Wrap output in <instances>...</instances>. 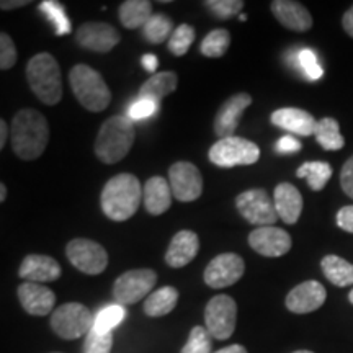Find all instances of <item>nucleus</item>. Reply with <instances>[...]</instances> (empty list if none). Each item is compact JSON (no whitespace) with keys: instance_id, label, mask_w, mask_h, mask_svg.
<instances>
[{"instance_id":"nucleus-1","label":"nucleus","mask_w":353,"mask_h":353,"mask_svg":"<svg viewBox=\"0 0 353 353\" xmlns=\"http://www.w3.org/2000/svg\"><path fill=\"white\" fill-rule=\"evenodd\" d=\"M12 149L17 157L34 161L50 143V125L41 113L33 108H23L13 117L10 125Z\"/></svg>"},{"instance_id":"nucleus-2","label":"nucleus","mask_w":353,"mask_h":353,"mask_svg":"<svg viewBox=\"0 0 353 353\" xmlns=\"http://www.w3.org/2000/svg\"><path fill=\"white\" fill-rule=\"evenodd\" d=\"M144 188L138 176L132 174H118L112 176L101 190L100 205L105 216L112 221H128L138 211L143 201Z\"/></svg>"},{"instance_id":"nucleus-3","label":"nucleus","mask_w":353,"mask_h":353,"mask_svg":"<svg viewBox=\"0 0 353 353\" xmlns=\"http://www.w3.org/2000/svg\"><path fill=\"white\" fill-rule=\"evenodd\" d=\"M136 131L131 118L114 114L101 125L95 139V156L103 164L113 165L130 154L134 144Z\"/></svg>"},{"instance_id":"nucleus-4","label":"nucleus","mask_w":353,"mask_h":353,"mask_svg":"<svg viewBox=\"0 0 353 353\" xmlns=\"http://www.w3.org/2000/svg\"><path fill=\"white\" fill-rule=\"evenodd\" d=\"M26 79L32 92L44 105H57L63 99V81L61 69L54 56L50 52H39L28 61Z\"/></svg>"},{"instance_id":"nucleus-5","label":"nucleus","mask_w":353,"mask_h":353,"mask_svg":"<svg viewBox=\"0 0 353 353\" xmlns=\"http://www.w3.org/2000/svg\"><path fill=\"white\" fill-rule=\"evenodd\" d=\"M69 82L74 95L83 108L92 113L103 112L112 101V92L100 72L87 64H77L70 69Z\"/></svg>"},{"instance_id":"nucleus-6","label":"nucleus","mask_w":353,"mask_h":353,"mask_svg":"<svg viewBox=\"0 0 353 353\" xmlns=\"http://www.w3.org/2000/svg\"><path fill=\"white\" fill-rule=\"evenodd\" d=\"M94 314L83 304L65 303L52 312L51 327L64 341H74L90 332L94 329Z\"/></svg>"},{"instance_id":"nucleus-7","label":"nucleus","mask_w":353,"mask_h":353,"mask_svg":"<svg viewBox=\"0 0 353 353\" xmlns=\"http://www.w3.org/2000/svg\"><path fill=\"white\" fill-rule=\"evenodd\" d=\"M208 157L214 165L224 167V169L252 165L260 159V148L252 141L231 136V138L219 139L218 143L211 145Z\"/></svg>"},{"instance_id":"nucleus-8","label":"nucleus","mask_w":353,"mask_h":353,"mask_svg":"<svg viewBox=\"0 0 353 353\" xmlns=\"http://www.w3.org/2000/svg\"><path fill=\"white\" fill-rule=\"evenodd\" d=\"M237 304L228 294L211 298L205 309V327L216 341H226L236 330Z\"/></svg>"},{"instance_id":"nucleus-9","label":"nucleus","mask_w":353,"mask_h":353,"mask_svg":"<svg viewBox=\"0 0 353 353\" xmlns=\"http://www.w3.org/2000/svg\"><path fill=\"white\" fill-rule=\"evenodd\" d=\"M236 206L247 223L259 228L273 226L278 219L275 203L262 188H252L236 198Z\"/></svg>"},{"instance_id":"nucleus-10","label":"nucleus","mask_w":353,"mask_h":353,"mask_svg":"<svg viewBox=\"0 0 353 353\" xmlns=\"http://www.w3.org/2000/svg\"><path fill=\"white\" fill-rule=\"evenodd\" d=\"M157 281V273L151 268H139V270L125 272L117 278L113 285V296L117 304L128 306L136 304L141 299L151 294Z\"/></svg>"},{"instance_id":"nucleus-11","label":"nucleus","mask_w":353,"mask_h":353,"mask_svg":"<svg viewBox=\"0 0 353 353\" xmlns=\"http://www.w3.org/2000/svg\"><path fill=\"white\" fill-rule=\"evenodd\" d=\"M65 255L79 272L87 275H100L108 267V254L105 247L90 239H72L65 247Z\"/></svg>"},{"instance_id":"nucleus-12","label":"nucleus","mask_w":353,"mask_h":353,"mask_svg":"<svg viewBox=\"0 0 353 353\" xmlns=\"http://www.w3.org/2000/svg\"><path fill=\"white\" fill-rule=\"evenodd\" d=\"M245 262L241 255L228 252L216 255L211 262L206 265L205 270V283L210 288L221 290L228 288V286L236 285L237 281L244 276Z\"/></svg>"},{"instance_id":"nucleus-13","label":"nucleus","mask_w":353,"mask_h":353,"mask_svg":"<svg viewBox=\"0 0 353 353\" xmlns=\"http://www.w3.org/2000/svg\"><path fill=\"white\" fill-rule=\"evenodd\" d=\"M169 183L176 198L182 203L195 201L203 193V176L192 162H175L169 169Z\"/></svg>"},{"instance_id":"nucleus-14","label":"nucleus","mask_w":353,"mask_h":353,"mask_svg":"<svg viewBox=\"0 0 353 353\" xmlns=\"http://www.w3.org/2000/svg\"><path fill=\"white\" fill-rule=\"evenodd\" d=\"M76 41L83 50L108 52L121 41V37L112 25L88 21V23H83L77 28Z\"/></svg>"},{"instance_id":"nucleus-15","label":"nucleus","mask_w":353,"mask_h":353,"mask_svg":"<svg viewBox=\"0 0 353 353\" xmlns=\"http://www.w3.org/2000/svg\"><path fill=\"white\" fill-rule=\"evenodd\" d=\"M252 105V97L245 92L231 95L229 99L221 105L214 117V132L221 139L231 138L239 128V121L242 113L245 112L247 107Z\"/></svg>"},{"instance_id":"nucleus-16","label":"nucleus","mask_w":353,"mask_h":353,"mask_svg":"<svg viewBox=\"0 0 353 353\" xmlns=\"http://www.w3.org/2000/svg\"><path fill=\"white\" fill-rule=\"evenodd\" d=\"M291 244L290 234L275 226L254 229L249 234V245L263 257H281L290 252Z\"/></svg>"},{"instance_id":"nucleus-17","label":"nucleus","mask_w":353,"mask_h":353,"mask_svg":"<svg viewBox=\"0 0 353 353\" xmlns=\"http://www.w3.org/2000/svg\"><path fill=\"white\" fill-rule=\"evenodd\" d=\"M325 298H327V291L324 285L316 280H307L290 291L285 304L288 311L294 314H307V312L317 311L325 303Z\"/></svg>"},{"instance_id":"nucleus-18","label":"nucleus","mask_w":353,"mask_h":353,"mask_svg":"<svg viewBox=\"0 0 353 353\" xmlns=\"http://www.w3.org/2000/svg\"><path fill=\"white\" fill-rule=\"evenodd\" d=\"M19 299L25 311L32 316H46L56 306L54 291L32 281H25L19 286Z\"/></svg>"},{"instance_id":"nucleus-19","label":"nucleus","mask_w":353,"mask_h":353,"mask_svg":"<svg viewBox=\"0 0 353 353\" xmlns=\"http://www.w3.org/2000/svg\"><path fill=\"white\" fill-rule=\"evenodd\" d=\"M19 275L32 283H48V281H56L63 275V270H61L59 263L50 255L30 254L21 262Z\"/></svg>"},{"instance_id":"nucleus-20","label":"nucleus","mask_w":353,"mask_h":353,"mask_svg":"<svg viewBox=\"0 0 353 353\" xmlns=\"http://www.w3.org/2000/svg\"><path fill=\"white\" fill-rule=\"evenodd\" d=\"M272 13L285 28L296 33H304L311 30L312 15L303 3L294 0H273L270 3Z\"/></svg>"},{"instance_id":"nucleus-21","label":"nucleus","mask_w":353,"mask_h":353,"mask_svg":"<svg viewBox=\"0 0 353 353\" xmlns=\"http://www.w3.org/2000/svg\"><path fill=\"white\" fill-rule=\"evenodd\" d=\"M200 250V239L193 231H180L172 237L165 252V263L172 268H182L195 260Z\"/></svg>"},{"instance_id":"nucleus-22","label":"nucleus","mask_w":353,"mask_h":353,"mask_svg":"<svg viewBox=\"0 0 353 353\" xmlns=\"http://www.w3.org/2000/svg\"><path fill=\"white\" fill-rule=\"evenodd\" d=\"M272 125L281 130H286L298 136H311L314 134L317 121L311 113L301 108H280L275 110L270 117Z\"/></svg>"},{"instance_id":"nucleus-23","label":"nucleus","mask_w":353,"mask_h":353,"mask_svg":"<svg viewBox=\"0 0 353 353\" xmlns=\"http://www.w3.org/2000/svg\"><path fill=\"white\" fill-rule=\"evenodd\" d=\"M273 203L280 218L286 224H296L303 213V196L299 190L288 182L276 185Z\"/></svg>"},{"instance_id":"nucleus-24","label":"nucleus","mask_w":353,"mask_h":353,"mask_svg":"<svg viewBox=\"0 0 353 353\" xmlns=\"http://www.w3.org/2000/svg\"><path fill=\"white\" fill-rule=\"evenodd\" d=\"M172 198H174V193H172L169 180H165L164 176H151L145 182L143 203L148 213L152 216L164 214L172 206Z\"/></svg>"},{"instance_id":"nucleus-25","label":"nucleus","mask_w":353,"mask_h":353,"mask_svg":"<svg viewBox=\"0 0 353 353\" xmlns=\"http://www.w3.org/2000/svg\"><path fill=\"white\" fill-rule=\"evenodd\" d=\"M179 85V77L172 70H164V72L152 74L139 88V99H148L154 101H161L175 90Z\"/></svg>"},{"instance_id":"nucleus-26","label":"nucleus","mask_w":353,"mask_h":353,"mask_svg":"<svg viewBox=\"0 0 353 353\" xmlns=\"http://www.w3.org/2000/svg\"><path fill=\"white\" fill-rule=\"evenodd\" d=\"M152 15V3L148 0H126L120 6V21L128 30L144 28Z\"/></svg>"},{"instance_id":"nucleus-27","label":"nucleus","mask_w":353,"mask_h":353,"mask_svg":"<svg viewBox=\"0 0 353 353\" xmlns=\"http://www.w3.org/2000/svg\"><path fill=\"white\" fill-rule=\"evenodd\" d=\"M179 303V291L174 286H164L149 294L144 303V312L151 317H162L174 311Z\"/></svg>"},{"instance_id":"nucleus-28","label":"nucleus","mask_w":353,"mask_h":353,"mask_svg":"<svg viewBox=\"0 0 353 353\" xmlns=\"http://www.w3.org/2000/svg\"><path fill=\"white\" fill-rule=\"evenodd\" d=\"M321 268L325 278L335 286L343 288L353 283V263L339 255H325L321 262Z\"/></svg>"},{"instance_id":"nucleus-29","label":"nucleus","mask_w":353,"mask_h":353,"mask_svg":"<svg viewBox=\"0 0 353 353\" xmlns=\"http://www.w3.org/2000/svg\"><path fill=\"white\" fill-rule=\"evenodd\" d=\"M314 138L317 144L322 149H325V151H339V149L345 145L341 126H339V121L334 120V118H322V120L317 121Z\"/></svg>"},{"instance_id":"nucleus-30","label":"nucleus","mask_w":353,"mask_h":353,"mask_svg":"<svg viewBox=\"0 0 353 353\" xmlns=\"http://www.w3.org/2000/svg\"><path fill=\"white\" fill-rule=\"evenodd\" d=\"M298 179H306L309 188L312 192H321L322 188L327 185V182L332 176V167L329 162H304L296 172Z\"/></svg>"},{"instance_id":"nucleus-31","label":"nucleus","mask_w":353,"mask_h":353,"mask_svg":"<svg viewBox=\"0 0 353 353\" xmlns=\"http://www.w3.org/2000/svg\"><path fill=\"white\" fill-rule=\"evenodd\" d=\"M174 23L167 15H162V13H156L152 15V19L145 23V26L143 28V34L144 38L148 39L149 43L152 44H161L164 43L169 34L172 37L174 33Z\"/></svg>"},{"instance_id":"nucleus-32","label":"nucleus","mask_w":353,"mask_h":353,"mask_svg":"<svg viewBox=\"0 0 353 353\" xmlns=\"http://www.w3.org/2000/svg\"><path fill=\"white\" fill-rule=\"evenodd\" d=\"M229 46H231V34L228 30L218 28L206 34L201 41L200 51L206 57H221L226 54Z\"/></svg>"},{"instance_id":"nucleus-33","label":"nucleus","mask_w":353,"mask_h":353,"mask_svg":"<svg viewBox=\"0 0 353 353\" xmlns=\"http://www.w3.org/2000/svg\"><path fill=\"white\" fill-rule=\"evenodd\" d=\"M126 317V309L121 304H110L100 312H97L94 321V329L97 332L110 334L120 322Z\"/></svg>"},{"instance_id":"nucleus-34","label":"nucleus","mask_w":353,"mask_h":353,"mask_svg":"<svg viewBox=\"0 0 353 353\" xmlns=\"http://www.w3.org/2000/svg\"><path fill=\"white\" fill-rule=\"evenodd\" d=\"M39 8L52 21L57 37H64V34L70 33L72 28H70V21L65 15L63 3L54 2V0H44V2L39 3Z\"/></svg>"},{"instance_id":"nucleus-35","label":"nucleus","mask_w":353,"mask_h":353,"mask_svg":"<svg viewBox=\"0 0 353 353\" xmlns=\"http://www.w3.org/2000/svg\"><path fill=\"white\" fill-rule=\"evenodd\" d=\"M195 37L196 33L193 26H190L187 23L176 26L175 32L172 33V37L169 38V51L174 56L187 54L190 46L195 41Z\"/></svg>"},{"instance_id":"nucleus-36","label":"nucleus","mask_w":353,"mask_h":353,"mask_svg":"<svg viewBox=\"0 0 353 353\" xmlns=\"http://www.w3.org/2000/svg\"><path fill=\"white\" fill-rule=\"evenodd\" d=\"M211 334L203 325H195L188 335L182 353H211Z\"/></svg>"},{"instance_id":"nucleus-37","label":"nucleus","mask_w":353,"mask_h":353,"mask_svg":"<svg viewBox=\"0 0 353 353\" xmlns=\"http://www.w3.org/2000/svg\"><path fill=\"white\" fill-rule=\"evenodd\" d=\"M205 6L221 20H229L239 15L245 3L242 0H206Z\"/></svg>"},{"instance_id":"nucleus-38","label":"nucleus","mask_w":353,"mask_h":353,"mask_svg":"<svg viewBox=\"0 0 353 353\" xmlns=\"http://www.w3.org/2000/svg\"><path fill=\"white\" fill-rule=\"evenodd\" d=\"M113 347V334H101L92 329L85 335L83 343V353H110Z\"/></svg>"},{"instance_id":"nucleus-39","label":"nucleus","mask_w":353,"mask_h":353,"mask_svg":"<svg viewBox=\"0 0 353 353\" xmlns=\"http://www.w3.org/2000/svg\"><path fill=\"white\" fill-rule=\"evenodd\" d=\"M298 61H299V65H301L304 74H306L307 79H311V81H319V79L324 76V70L317 63V57H316V52L312 50H301L298 52Z\"/></svg>"},{"instance_id":"nucleus-40","label":"nucleus","mask_w":353,"mask_h":353,"mask_svg":"<svg viewBox=\"0 0 353 353\" xmlns=\"http://www.w3.org/2000/svg\"><path fill=\"white\" fill-rule=\"evenodd\" d=\"M17 59H19V52H17L15 43L7 33H2L0 34V69H12Z\"/></svg>"},{"instance_id":"nucleus-41","label":"nucleus","mask_w":353,"mask_h":353,"mask_svg":"<svg viewBox=\"0 0 353 353\" xmlns=\"http://www.w3.org/2000/svg\"><path fill=\"white\" fill-rule=\"evenodd\" d=\"M157 108H159L157 101L139 99L136 100L134 103H131L130 110H128V114H130L131 120H144V118L152 117V114L157 112Z\"/></svg>"},{"instance_id":"nucleus-42","label":"nucleus","mask_w":353,"mask_h":353,"mask_svg":"<svg viewBox=\"0 0 353 353\" xmlns=\"http://www.w3.org/2000/svg\"><path fill=\"white\" fill-rule=\"evenodd\" d=\"M341 185L342 190L353 200V156L343 164L341 170Z\"/></svg>"},{"instance_id":"nucleus-43","label":"nucleus","mask_w":353,"mask_h":353,"mask_svg":"<svg viewBox=\"0 0 353 353\" xmlns=\"http://www.w3.org/2000/svg\"><path fill=\"white\" fill-rule=\"evenodd\" d=\"M337 226L345 232L353 234V205L343 206L337 213Z\"/></svg>"},{"instance_id":"nucleus-44","label":"nucleus","mask_w":353,"mask_h":353,"mask_svg":"<svg viewBox=\"0 0 353 353\" xmlns=\"http://www.w3.org/2000/svg\"><path fill=\"white\" fill-rule=\"evenodd\" d=\"M299 149H301V143H299L298 139H294L293 136H283V138L276 143L278 152H299Z\"/></svg>"},{"instance_id":"nucleus-45","label":"nucleus","mask_w":353,"mask_h":353,"mask_svg":"<svg viewBox=\"0 0 353 353\" xmlns=\"http://www.w3.org/2000/svg\"><path fill=\"white\" fill-rule=\"evenodd\" d=\"M342 26H343V30H345V33L348 34V37L353 38V6L348 8L345 13H343Z\"/></svg>"},{"instance_id":"nucleus-46","label":"nucleus","mask_w":353,"mask_h":353,"mask_svg":"<svg viewBox=\"0 0 353 353\" xmlns=\"http://www.w3.org/2000/svg\"><path fill=\"white\" fill-rule=\"evenodd\" d=\"M141 63H143L144 69L148 70V72H156L159 61H157V57L154 56V54H144L143 59H141Z\"/></svg>"},{"instance_id":"nucleus-47","label":"nucleus","mask_w":353,"mask_h":353,"mask_svg":"<svg viewBox=\"0 0 353 353\" xmlns=\"http://www.w3.org/2000/svg\"><path fill=\"white\" fill-rule=\"evenodd\" d=\"M30 0H15V2H10V0H3L2 3H0V7H2V10H12V8H20V7H25V6H30Z\"/></svg>"},{"instance_id":"nucleus-48","label":"nucleus","mask_w":353,"mask_h":353,"mask_svg":"<svg viewBox=\"0 0 353 353\" xmlns=\"http://www.w3.org/2000/svg\"><path fill=\"white\" fill-rule=\"evenodd\" d=\"M8 136H10V130H8L7 123L3 120H0V149L6 148Z\"/></svg>"},{"instance_id":"nucleus-49","label":"nucleus","mask_w":353,"mask_h":353,"mask_svg":"<svg viewBox=\"0 0 353 353\" xmlns=\"http://www.w3.org/2000/svg\"><path fill=\"white\" fill-rule=\"evenodd\" d=\"M214 353H247V350H245V347L234 343V345H229L226 348H221V350L214 352Z\"/></svg>"},{"instance_id":"nucleus-50","label":"nucleus","mask_w":353,"mask_h":353,"mask_svg":"<svg viewBox=\"0 0 353 353\" xmlns=\"http://www.w3.org/2000/svg\"><path fill=\"white\" fill-rule=\"evenodd\" d=\"M7 198V187L3 183H0V201H6Z\"/></svg>"},{"instance_id":"nucleus-51","label":"nucleus","mask_w":353,"mask_h":353,"mask_svg":"<svg viewBox=\"0 0 353 353\" xmlns=\"http://www.w3.org/2000/svg\"><path fill=\"white\" fill-rule=\"evenodd\" d=\"M348 301H350L353 304V290L350 291V294H348Z\"/></svg>"},{"instance_id":"nucleus-52","label":"nucleus","mask_w":353,"mask_h":353,"mask_svg":"<svg viewBox=\"0 0 353 353\" xmlns=\"http://www.w3.org/2000/svg\"><path fill=\"white\" fill-rule=\"evenodd\" d=\"M293 353H314V352H309V350H298V352H293Z\"/></svg>"},{"instance_id":"nucleus-53","label":"nucleus","mask_w":353,"mask_h":353,"mask_svg":"<svg viewBox=\"0 0 353 353\" xmlns=\"http://www.w3.org/2000/svg\"><path fill=\"white\" fill-rule=\"evenodd\" d=\"M239 19H241V21H245L247 20V15H241Z\"/></svg>"}]
</instances>
